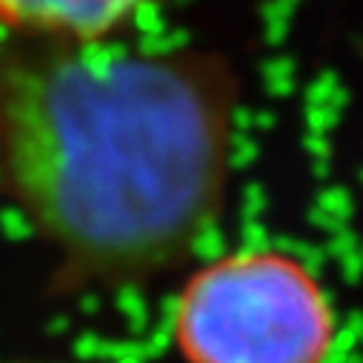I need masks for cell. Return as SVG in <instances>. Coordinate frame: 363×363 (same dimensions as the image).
I'll use <instances>...</instances> for the list:
<instances>
[{
    "mask_svg": "<svg viewBox=\"0 0 363 363\" xmlns=\"http://www.w3.org/2000/svg\"><path fill=\"white\" fill-rule=\"evenodd\" d=\"M243 86L198 43L0 32V195L55 252L63 292L192 260L235 177Z\"/></svg>",
    "mask_w": 363,
    "mask_h": 363,
    "instance_id": "obj_1",
    "label": "cell"
},
{
    "mask_svg": "<svg viewBox=\"0 0 363 363\" xmlns=\"http://www.w3.org/2000/svg\"><path fill=\"white\" fill-rule=\"evenodd\" d=\"M186 363H326L335 309L320 278L278 246H238L201 263L177 292Z\"/></svg>",
    "mask_w": 363,
    "mask_h": 363,
    "instance_id": "obj_2",
    "label": "cell"
},
{
    "mask_svg": "<svg viewBox=\"0 0 363 363\" xmlns=\"http://www.w3.org/2000/svg\"><path fill=\"white\" fill-rule=\"evenodd\" d=\"M160 0H0V32L40 40L123 35Z\"/></svg>",
    "mask_w": 363,
    "mask_h": 363,
    "instance_id": "obj_3",
    "label": "cell"
}]
</instances>
